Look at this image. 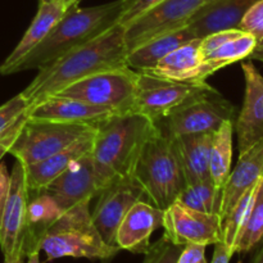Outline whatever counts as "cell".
<instances>
[{
    "label": "cell",
    "instance_id": "22",
    "mask_svg": "<svg viewBox=\"0 0 263 263\" xmlns=\"http://www.w3.org/2000/svg\"><path fill=\"white\" fill-rule=\"evenodd\" d=\"M95 134L85 136L80 139L74 144L69 145L68 148L58 152L54 156L44 159V161L36 162V163L25 166L26 182H27L28 192L35 194L45 189L53 180H55L59 175L63 174L72 163L84 157L85 154L90 153L94 144Z\"/></svg>",
    "mask_w": 263,
    "mask_h": 263
},
{
    "label": "cell",
    "instance_id": "33",
    "mask_svg": "<svg viewBox=\"0 0 263 263\" xmlns=\"http://www.w3.org/2000/svg\"><path fill=\"white\" fill-rule=\"evenodd\" d=\"M239 30L251 33L256 37L257 43L263 37V0L254 3L248 12L244 14L239 23Z\"/></svg>",
    "mask_w": 263,
    "mask_h": 263
},
{
    "label": "cell",
    "instance_id": "43",
    "mask_svg": "<svg viewBox=\"0 0 263 263\" xmlns=\"http://www.w3.org/2000/svg\"><path fill=\"white\" fill-rule=\"evenodd\" d=\"M4 263H23V258H4Z\"/></svg>",
    "mask_w": 263,
    "mask_h": 263
},
{
    "label": "cell",
    "instance_id": "15",
    "mask_svg": "<svg viewBox=\"0 0 263 263\" xmlns=\"http://www.w3.org/2000/svg\"><path fill=\"white\" fill-rule=\"evenodd\" d=\"M102 190L103 185L95 171L91 154L87 153L53 180L44 192L51 195L66 212L85 200L91 202Z\"/></svg>",
    "mask_w": 263,
    "mask_h": 263
},
{
    "label": "cell",
    "instance_id": "26",
    "mask_svg": "<svg viewBox=\"0 0 263 263\" xmlns=\"http://www.w3.org/2000/svg\"><path fill=\"white\" fill-rule=\"evenodd\" d=\"M200 39L182 44L174 51L164 57L156 64L149 74L185 82H203L200 81Z\"/></svg>",
    "mask_w": 263,
    "mask_h": 263
},
{
    "label": "cell",
    "instance_id": "4",
    "mask_svg": "<svg viewBox=\"0 0 263 263\" xmlns=\"http://www.w3.org/2000/svg\"><path fill=\"white\" fill-rule=\"evenodd\" d=\"M41 251L48 261L72 257L109 262L121 249L105 243L92 222L90 200H85L67 210L51 225L43 239Z\"/></svg>",
    "mask_w": 263,
    "mask_h": 263
},
{
    "label": "cell",
    "instance_id": "28",
    "mask_svg": "<svg viewBox=\"0 0 263 263\" xmlns=\"http://www.w3.org/2000/svg\"><path fill=\"white\" fill-rule=\"evenodd\" d=\"M221 198L222 189L216 186L212 180H207L187 184L177 197V202L199 212L220 215Z\"/></svg>",
    "mask_w": 263,
    "mask_h": 263
},
{
    "label": "cell",
    "instance_id": "6",
    "mask_svg": "<svg viewBox=\"0 0 263 263\" xmlns=\"http://www.w3.org/2000/svg\"><path fill=\"white\" fill-rule=\"evenodd\" d=\"M98 126L27 117L20 135L9 149L23 166L44 161L68 148L80 139L97 133Z\"/></svg>",
    "mask_w": 263,
    "mask_h": 263
},
{
    "label": "cell",
    "instance_id": "13",
    "mask_svg": "<svg viewBox=\"0 0 263 263\" xmlns=\"http://www.w3.org/2000/svg\"><path fill=\"white\" fill-rule=\"evenodd\" d=\"M91 212L92 222L104 241L116 246V234L126 213L139 200H146L145 193L133 176L118 177L107 185L98 195Z\"/></svg>",
    "mask_w": 263,
    "mask_h": 263
},
{
    "label": "cell",
    "instance_id": "2",
    "mask_svg": "<svg viewBox=\"0 0 263 263\" xmlns=\"http://www.w3.org/2000/svg\"><path fill=\"white\" fill-rule=\"evenodd\" d=\"M158 131L157 123L136 112L115 113L98 126L90 154L103 189L115 179L133 176L144 145Z\"/></svg>",
    "mask_w": 263,
    "mask_h": 263
},
{
    "label": "cell",
    "instance_id": "1",
    "mask_svg": "<svg viewBox=\"0 0 263 263\" xmlns=\"http://www.w3.org/2000/svg\"><path fill=\"white\" fill-rule=\"evenodd\" d=\"M126 55L125 27L117 23L94 40L72 49L55 62L39 69L35 79L21 94L31 107L85 77L107 69L127 67Z\"/></svg>",
    "mask_w": 263,
    "mask_h": 263
},
{
    "label": "cell",
    "instance_id": "11",
    "mask_svg": "<svg viewBox=\"0 0 263 263\" xmlns=\"http://www.w3.org/2000/svg\"><path fill=\"white\" fill-rule=\"evenodd\" d=\"M30 192L25 166L15 161L10 172V186L0 222V248L4 258H25Z\"/></svg>",
    "mask_w": 263,
    "mask_h": 263
},
{
    "label": "cell",
    "instance_id": "19",
    "mask_svg": "<svg viewBox=\"0 0 263 263\" xmlns=\"http://www.w3.org/2000/svg\"><path fill=\"white\" fill-rule=\"evenodd\" d=\"M263 176V138L254 145L239 154V161L229 175L222 187L220 217L221 221L238 203V200L258 184Z\"/></svg>",
    "mask_w": 263,
    "mask_h": 263
},
{
    "label": "cell",
    "instance_id": "29",
    "mask_svg": "<svg viewBox=\"0 0 263 263\" xmlns=\"http://www.w3.org/2000/svg\"><path fill=\"white\" fill-rule=\"evenodd\" d=\"M258 185V184H257ZM257 185L249 189L235 205L231 208L230 212L222 218V243L235 254L236 243L239 240L241 231L246 226L253 204L254 195H256Z\"/></svg>",
    "mask_w": 263,
    "mask_h": 263
},
{
    "label": "cell",
    "instance_id": "12",
    "mask_svg": "<svg viewBox=\"0 0 263 263\" xmlns=\"http://www.w3.org/2000/svg\"><path fill=\"white\" fill-rule=\"evenodd\" d=\"M163 235L171 243L215 246L222 241V221L217 213L192 210L180 202H174L164 210Z\"/></svg>",
    "mask_w": 263,
    "mask_h": 263
},
{
    "label": "cell",
    "instance_id": "7",
    "mask_svg": "<svg viewBox=\"0 0 263 263\" xmlns=\"http://www.w3.org/2000/svg\"><path fill=\"white\" fill-rule=\"evenodd\" d=\"M138 76L139 72L128 67L107 69L79 80L51 97L72 98L116 113L133 112Z\"/></svg>",
    "mask_w": 263,
    "mask_h": 263
},
{
    "label": "cell",
    "instance_id": "27",
    "mask_svg": "<svg viewBox=\"0 0 263 263\" xmlns=\"http://www.w3.org/2000/svg\"><path fill=\"white\" fill-rule=\"evenodd\" d=\"M234 121H226L212 135L210 152V176L213 184L222 189L231 172L233 162Z\"/></svg>",
    "mask_w": 263,
    "mask_h": 263
},
{
    "label": "cell",
    "instance_id": "3",
    "mask_svg": "<svg viewBox=\"0 0 263 263\" xmlns=\"http://www.w3.org/2000/svg\"><path fill=\"white\" fill-rule=\"evenodd\" d=\"M122 9L123 0L97 7L69 8L43 43L14 67L13 73L44 68L72 49L94 40L117 25Z\"/></svg>",
    "mask_w": 263,
    "mask_h": 263
},
{
    "label": "cell",
    "instance_id": "38",
    "mask_svg": "<svg viewBox=\"0 0 263 263\" xmlns=\"http://www.w3.org/2000/svg\"><path fill=\"white\" fill-rule=\"evenodd\" d=\"M233 256V252L222 241H220V243L215 244V253H213L211 263H230V259Z\"/></svg>",
    "mask_w": 263,
    "mask_h": 263
},
{
    "label": "cell",
    "instance_id": "31",
    "mask_svg": "<svg viewBox=\"0 0 263 263\" xmlns=\"http://www.w3.org/2000/svg\"><path fill=\"white\" fill-rule=\"evenodd\" d=\"M182 247L171 243L166 236H162L156 243L151 244L145 252L143 263H176Z\"/></svg>",
    "mask_w": 263,
    "mask_h": 263
},
{
    "label": "cell",
    "instance_id": "25",
    "mask_svg": "<svg viewBox=\"0 0 263 263\" xmlns=\"http://www.w3.org/2000/svg\"><path fill=\"white\" fill-rule=\"evenodd\" d=\"M64 213L51 195L41 192L30 193L27 217V235H26L25 257L41 251V243L54 222Z\"/></svg>",
    "mask_w": 263,
    "mask_h": 263
},
{
    "label": "cell",
    "instance_id": "45",
    "mask_svg": "<svg viewBox=\"0 0 263 263\" xmlns=\"http://www.w3.org/2000/svg\"><path fill=\"white\" fill-rule=\"evenodd\" d=\"M212 2H215V0H204V4H210V3H212Z\"/></svg>",
    "mask_w": 263,
    "mask_h": 263
},
{
    "label": "cell",
    "instance_id": "8",
    "mask_svg": "<svg viewBox=\"0 0 263 263\" xmlns=\"http://www.w3.org/2000/svg\"><path fill=\"white\" fill-rule=\"evenodd\" d=\"M236 108L217 90L199 95L172 109L157 125L168 138L187 134H213L226 121H234Z\"/></svg>",
    "mask_w": 263,
    "mask_h": 263
},
{
    "label": "cell",
    "instance_id": "18",
    "mask_svg": "<svg viewBox=\"0 0 263 263\" xmlns=\"http://www.w3.org/2000/svg\"><path fill=\"white\" fill-rule=\"evenodd\" d=\"M27 113L28 117L35 120L99 126L116 112L109 108L98 107L72 98L48 97L28 107Z\"/></svg>",
    "mask_w": 263,
    "mask_h": 263
},
{
    "label": "cell",
    "instance_id": "16",
    "mask_svg": "<svg viewBox=\"0 0 263 263\" xmlns=\"http://www.w3.org/2000/svg\"><path fill=\"white\" fill-rule=\"evenodd\" d=\"M246 80L243 107L235 122L239 154L263 138V76L252 59L241 63Z\"/></svg>",
    "mask_w": 263,
    "mask_h": 263
},
{
    "label": "cell",
    "instance_id": "35",
    "mask_svg": "<svg viewBox=\"0 0 263 263\" xmlns=\"http://www.w3.org/2000/svg\"><path fill=\"white\" fill-rule=\"evenodd\" d=\"M27 112H26L25 115L21 116V117L18 118V120L15 121L9 128H7L4 133L0 134V162H2V159L4 158L5 154L9 153V149L12 148L13 143H14L15 139H17L18 135H20L21 130H22L23 125H25L26 120H27L28 117Z\"/></svg>",
    "mask_w": 263,
    "mask_h": 263
},
{
    "label": "cell",
    "instance_id": "14",
    "mask_svg": "<svg viewBox=\"0 0 263 263\" xmlns=\"http://www.w3.org/2000/svg\"><path fill=\"white\" fill-rule=\"evenodd\" d=\"M257 45L251 33L239 28L217 31L200 39V81H205L220 69L249 58Z\"/></svg>",
    "mask_w": 263,
    "mask_h": 263
},
{
    "label": "cell",
    "instance_id": "39",
    "mask_svg": "<svg viewBox=\"0 0 263 263\" xmlns=\"http://www.w3.org/2000/svg\"><path fill=\"white\" fill-rule=\"evenodd\" d=\"M249 59H256V61H259L263 63V37L262 40H259L258 43H257L256 48H254V50L252 51Z\"/></svg>",
    "mask_w": 263,
    "mask_h": 263
},
{
    "label": "cell",
    "instance_id": "34",
    "mask_svg": "<svg viewBox=\"0 0 263 263\" xmlns=\"http://www.w3.org/2000/svg\"><path fill=\"white\" fill-rule=\"evenodd\" d=\"M159 2L161 0H123V9L118 18V25L127 26L135 18Z\"/></svg>",
    "mask_w": 263,
    "mask_h": 263
},
{
    "label": "cell",
    "instance_id": "30",
    "mask_svg": "<svg viewBox=\"0 0 263 263\" xmlns=\"http://www.w3.org/2000/svg\"><path fill=\"white\" fill-rule=\"evenodd\" d=\"M263 240V176L257 185L248 220L236 243L235 253H247Z\"/></svg>",
    "mask_w": 263,
    "mask_h": 263
},
{
    "label": "cell",
    "instance_id": "41",
    "mask_svg": "<svg viewBox=\"0 0 263 263\" xmlns=\"http://www.w3.org/2000/svg\"><path fill=\"white\" fill-rule=\"evenodd\" d=\"M252 263H263V244H262L261 249L258 251V253L256 254L254 259L252 261Z\"/></svg>",
    "mask_w": 263,
    "mask_h": 263
},
{
    "label": "cell",
    "instance_id": "10",
    "mask_svg": "<svg viewBox=\"0 0 263 263\" xmlns=\"http://www.w3.org/2000/svg\"><path fill=\"white\" fill-rule=\"evenodd\" d=\"M203 4L204 0H161L157 3L127 26H123L127 51L157 36L187 26L190 18Z\"/></svg>",
    "mask_w": 263,
    "mask_h": 263
},
{
    "label": "cell",
    "instance_id": "44",
    "mask_svg": "<svg viewBox=\"0 0 263 263\" xmlns=\"http://www.w3.org/2000/svg\"><path fill=\"white\" fill-rule=\"evenodd\" d=\"M40 3H57V2H62V0H39Z\"/></svg>",
    "mask_w": 263,
    "mask_h": 263
},
{
    "label": "cell",
    "instance_id": "36",
    "mask_svg": "<svg viewBox=\"0 0 263 263\" xmlns=\"http://www.w3.org/2000/svg\"><path fill=\"white\" fill-rule=\"evenodd\" d=\"M176 263H208L205 259V246L200 244L184 246Z\"/></svg>",
    "mask_w": 263,
    "mask_h": 263
},
{
    "label": "cell",
    "instance_id": "37",
    "mask_svg": "<svg viewBox=\"0 0 263 263\" xmlns=\"http://www.w3.org/2000/svg\"><path fill=\"white\" fill-rule=\"evenodd\" d=\"M10 186V174L8 172L7 166L0 162V222H2L3 211H4L5 203H7L8 194H9Z\"/></svg>",
    "mask_w": 263,
    "mask_h": 263
},
{
    "label": "cell",
    "instance_id": "23",
    "mask_svg": "<svg viewBox=\"0 0 263 263\" xmlns=\"http://www.w3.org/2000/svg\"><path fill=\"white\" fill-rule=\"evenodd\" d=\"M213 134H187L171 138L187 184L207 181L210 176V152Z\"/></svg>",
    "mask_w": 263,
    "mask_h": 263
},
{
    "label": "cell",
    "instance_id": "5",
    "mask_svg": "<svg viewBox=\"0 0 263 263\" xmlns=\"http://www.w3.org/2000/svg\"><path fill=\"white\" fill-rule=\"evenodd\" d=\"M133 177L145 193L146 200L161 210L176 202L186 186L174 141L161 128L144 145Z\"/></svg>",
    "mask_w": 263,
    "mask_h": 263
},
{
    "label": "cell",
    "instance_id": "9",
    "mask_svg": "<svg viewBox=\"0 0 263 263\" xmlns=\"http://www.w3.org/2000/svg\"><path fill=\"white\" fill-rule=\"evenodd\" d=\"M213 90L216 89L207 81H174L139 72L133 112L140 113L158 123L179 105Z\"/></svg>",
    "mask_w": 263,
    "mask_h": 263
},
{
    "label": "cell",
    "instance_id": "21",
    "mask_svg": "<svg viewBox=\"0 0 263 263\" xmlns=\"http://www.w3.org/2000/svg\"><path fill=\"white\" fill-rule=\"evenodd\" d=\"M66 12L67 9L62 2L39 3L37 13L33 17L30 27L26 30L25 35L15 45L12 53L0 64V74H13L14 67L36 46L43 43L44 39L49 35Z\"/></svg>",
    "mask_w": 263,
    "mask_h": 263
},
{
    "label": "cell",
    "instance_id": "40",
    "mask_svg": "<svg viewBox=\"0 0 263 263\" xmlns=\"http://www.w3.org/2000/svg\"><path fill=\"white\" fill-rule=\"evenodd\" d=\"M80 2H81V0H62L63 5L66 7V9H69V8L72 7H76V5H79Z\"/></svg>",
    "mask_w": 263,
    "mask_h": 263
},
{
    "label": "cell",
    "instance_id": "32",
    "mask_svg": "<svg viewBox=\"0 0 263 263\" xmlns=\"http://www.w3.org/2000/svg\"><path fill=\"white\" fill-rule=\"evenodd\" d=\"M27 109L28 103L21 92L0 105V134L9 128Z\"/></svg>",
    "mask_w": 263,
    "mask_h": 263
},
{
    "label": "cell",
    "instance_id": "42",
    "mask_svg": "<svg viewBox=\"0 0 263 263\" xmlns=\"http://www.w3.org/2000/svg\"><path fill=\"white\" fill-rule=\"evenodd\" d=\"M28 261L27 263H40V258H39V253L31 254L30 257H27Z\"/></svg>",
    "mask_w": 263,
    "mask_h": 263
},
{
    "label": "cell",
    "instance_id": "20",
    "mask_svg": "<svg viewBox=\"0 0 263 263\" xmlns=\"http://www.w3.org/2000/svg\"><path fill=\"white\" fill-rule=\"evenodd\" d=\"M258 0H215L204 4L190 18L189 26L198 39L223 30L238 28L241 18Z\"/></svg>",
    "mask_w": 263,
    "mask_h": 263
},
{
    "label": "cell",
    "instance_id": "17",
    "mask_svg": "<svg viewBox=\"0 0 263 263\" xmlns=\"http://www.w3.org/2000/svg\"><path fill=\"white\" fill-rule=\"evenodd\" d=\"M164 210L148 200H139L130 208L116 234V246L123 251L144 254L151 247V238L163 226Z\"/></svg>",
    "mask_w": 263,
    "mask_h": 263
},
{
    "label": "cell",
    "instance_id": "24",
    "mask_svg": "<svg viewBox=\"0 0 263 263\" xmlns=\"http://www.w3.org/2000/svg\"><path fill=\"white\" fill-rule=\"evenodd\" d=\"M198 39L189 26L180 28V30L171 31L164 35L157 36L152 40L145 41L139 45L138 48L127 51L126 55V64L128 68L134 69L140 73H148L156 67L161 59L168 55L171 51L181 46L182 44Z\"/></svg>",
    "mask_w": 263,
    "mask_h": 263
}]
</instances>
